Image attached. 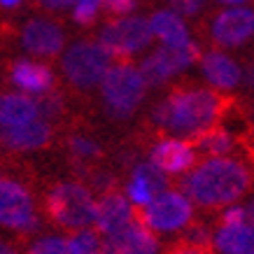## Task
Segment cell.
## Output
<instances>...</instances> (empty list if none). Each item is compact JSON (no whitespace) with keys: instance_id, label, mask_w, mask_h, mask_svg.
Wrapping results in <instances>:
<instances>
[{"instance_id":"83f0119b","label":"cell","mask_w":254,"mask_h":254,"mask_svg":"<svg viewBox=\"0 0 254 254\" xmlns=\"http://www.w3.org/2000/svg\"><path fill=\"white\" fill-rule=\"evenodd\" d=\"M100 0H75L72 5V19L79 26H91L98 19Z\"/></svg>"},{"instance_id":"7a4b0ae2","label":"cell","mask_w":254,"mask_h":254,"mask_svg":"<svg viewBox=\"0 0 254 254\" xmlns=\"http://www.w3.org/2000/svg\"><path fill=\"white\" fill-rule=\"evenodd\" d=\"M252 173L236 156H208L182 177V191L203 208H224L250 191Z\"/></svg>"},{"instance_id":"e0dca14e","label":"cell","mask_w":254,"mask_h":254,"mask_svg":"<svg viewBox=\"0 0 254 254\" xmlns=\"http://www.w3.org/2000/svg\"><path fill=\"white\" fill-rule=\"evenodd\" d=\"M9 79H12V84L16 89H21L23 93H33V96H40V93H47L54 89L52 68L45 65V63L26 61V59H19V61L12 63Z\"/></svg>"},{"instance_id":"5b68a950","label":"cell","mask_w":254,"mask_h":254,"mask_svg":"<svg viewBox=\"0 0 254 254\" xmlns=\"http://www.w3.org/2000/svg\"><path fill=\"white\" fill-rule=\"evenodd\" d=\"M112 56L103 49L100 42L79 40L70 45L61 56V70L65 79L77 89H91L103 79L105 70L110 68Z\"/></svg>"},{"instance_id":"8fae6325","label":"cell","mask_w":254,"mask_h":254,"mask_svg":"<svg viewBox=\"0 0 254 254\" xmlns=\"http://www.w3.org/2000/svg\"><path fill=\"white\" fill-rule=\"evenodd\" d=\"M159 252V240L154 231L138 217V205H135V219L122 231L105 236L100 243L98 254H156Z\"/></svg>"},{"instance_id":"603a6c76","label":"cell","mask_w":254,"mask_h":254,"mask_svg":"<svg viewBox=\"0 0 254 254\" xmlns=\"http://www.w3.org/2000/svg\"><path fill=\"white\" fill-rule=\"evenodd\" d=\"M68 149L70 154L75 156V161L77 163H86V161H96L103 156V149L96 140L86 138V135H72L68 140Z\"/></svg>"},{"instance_id":"6da1fadb","label":"cell","mask_w":254,"mask_h":254,"mask_svg":"<svg viewBox=\"0 0 254 254\" xmlns=\"http://www.w3.org/2000/svg\"><path fill=\"white\" fill-rule=\"evenodd\" d=\"M224 112L226 100L215 89L180 86L152 110V119L159 128L173 133L175 138L191 140L210 126H217Z\"/></svg>"},{"instance_id":"277c9868","label":"cell","mask_w":254,"mask_h":254,"mask_svg":"<svg viewBox=\"0 0 254 254\" xmlns=\"http://www.w3.org/2000/svg\"><path fill=\"white\" fill-rule=\"evenodd\" d=\"M98 84L105 110L115 119H128L138 110L147 91V84L140 77L138 68L128 61L110 63Z\"/></svg>"},{"instance_id":"52a82bcc","label":"cell","mask_w":254,"mask_h":254,"mask_svg":"<svg viewBox=\"0 0 254 254\" xmlns=\"http://www.w3.org/2000/svg\"><path fill=\"white\" fill-rule=\"evenodd\" d=\"M0 226L33 233L40 229L31 189L12 177H0Z\"/></svg>"},{"instance_id":"7c38bea8","label":"cell","mask_w":254,"mask_h":254,"mask_svg":"<svg viewBox=\"0 0 254 254\" xmlns=\"http://www.w3.org/2000/svg\"><path fill=\"white\" fill-rule=\"evenodd\" d=\"M133 219H135V205L117 187L105 193H100V198L96 200L93 226L103 236H112V233L122 231L124 226H128Z\"/></svg>"},{"instance_id":"8992f818","label":"cell","mask_w":254,"mask_h":254,"mask_svg":"<svg viewBox=\"0 0 254 254\" xmlns=\"http://www.w3.org/2000/svg\"><path fill=\"white\" fill-rule=\"evenodd\" d=\"M98 42L112 59L126 61L128 56L138 54L145 47H149V42H152L149 21H147V16L135 14L117 16V19L103 26Z\"/></svg>"},{"instance_id":"1f68e13d","label":"cell","mask_w":254,"mask_h":254,"mask_svg":"<svg viewBox=\"0 0 254 254\" xmlns=\"http://www.w3.org/2000/svg\"><path fill=\"white\" fill-rule=\"evenodd\" d=\"M100 7L110 9L117 16H124V14H131L135 9V0H100Z\"/></svg>"},{"instance_id":"5bb4252c","label":"cell","mask_w":254,"mask_h":254,"mask_svg":"<svg viewBox=\"0 0 254 254\" xmlns=\"http://www.w3.org/2000/svg\"><path fill=\"white\" fill-rule=\"evenodd\" d=\"M65 33L61 26L49 19H31L21 31V47L33 56L40 59H54L63 52Z\"/></svg>"},{"instance_id":"ac0fdd59","label":"cell","mask_w":254,"mask_h":254,"mask_svg":"<svg viewBox=\"0 0 254 254\" xmlns=\"http://www.w3.org/2000/svg\"><path fill=\"white\" fill-rule=\"evenodd\" d=\"M147 21H149L152 38H159L163 42V47L180 49V47H185V45L191 42L185 19H182L180 14H175L173 9H156Z\"/></svg>"},{"instance_id":"2e32d148","label":"cell","mask_w":254,"mask_h":254,"mask_svg":"<svg viewBox=\"0 0 254 254\" xmlns=\"http://www.w3.org/2000/svg\"><path fill=\"white\" fill-rule=\"evenodd\" d=\"M203 77L208 79V84L217 91H231L240 84L243 79V68L238 65V61H233L229 54L224 52H208L198 59Z\"/></svg>"},{"instance_id":"74e56055","label":"cell","mask_w":254,"mask_h":254,"mask_svg":"<svg viewBox=\"0 0 254 254\" xmlns=\"http://www.w3.org/2000/svg\"><path fill=\"white\" fill-rule=\"evenodd\" d=\"M38 2H40V0H38Z\"/></svg>"},{"instance_id":"f546056e","label":"cell","mask_w":254,"mask_h":254,"mask_svg":"<svg viewBox=\"0 0 254 254\" xmlns=\"http://www.w3.org/2000/svg\"><path fill=\"white\" fill-rule=\"evenodd\" d=\"M233 224H252V208L231 203L219 217V226H233Z\"/></svg>"},{"instance_id":"484cf974","label":"cell","mask_w":254,"mask_h":254,"mask_svg":"<svg viewBox=\"0 0 254 254\" xmlns=\"http://www.w3.org/2000/svg\"><path fill=\"white\" fill-rule=\"evenodd\" d=\"M180 240L191 243V245H198V247H205V250H215V245H212V231H210L208 224L189 222L185 226V233L180 236Z\"/></svg>"},{"instance_id":"d6a6232c","label":"cell","mask_w":254,"mask_h":254,"mask_svg":"<svg viewBox=\"0 0 254 254\" xmlns=\"http://www.w3.org/2000/svg\"><path fill=\"white\" fill-rule=\"evenodd\" d=\"M166 254H215V250H205V247L191 245V243H185V240H177L175 245H170L166 250Z\"/></svg>"},{"instance_id":"e575fe53","label":"cell","mask_w":254,"mask_h":254,"mask_svg":"<svg viewBox=\"0 0 254 254\" xmlns=\"http://www.w3.org/2000/svg\"><path fill=\"white\" fill-rule=\"evenodd\" d=\"M0 254H19V250H16L14 245H9V243H2V240H0Z\"/></svg>"},{"instance_id":"3957f363","label":"cell","mask_w":254,"mask_h":254,"mask_svg":"<svg viewBox=\"0 0 254 254\" xmlns=\"http://www.w3.org/2000/svg\"><path fill=\"white\" fill-rule=\"evenodd\" d=\"M45 215L65 231L89 229L96 219V198L82 182H59L47 193Z\"/></svg>"},{"instance_id":"836d02e7","label":"cell","mask_w":254,"mask_h":254,"mask_svg":"<svg viewBox=\"0 0 254 254\" xmlns=\"http://www.w3.org/2000/svg\"><path fill=\"white\" fill-rule=\"evenodd\" d=\"M40 2L49 9H65V7H72V5H75V0H40Z\"/></svg>"},{"instance_id":"4dcf8cb0","label":"cell","mask_w":254,"mask_h":254,"mask_svg":"<svg viewBox=\"0 0 254 254\" xmlns=\"http://www.w3.org/2000/svg\"><path fill=\"white\" fill-rule=\"evenodd\" d=\"M170 9L180 16H193L198 14L203 5H205V0H168Z\"/></svg>"},{"instance_id":"4316f807","label":"cell","mask_w":254,"mask_h":254,"mask_svg":"<svg viewBox=\"0 0 254 254\" xmlns=\"http://www.w3.org/2000/svg\"><path fill=\"white\" fill-rule=\"evenodd\" d=\"M72 245L79 250V254H98L100 252V233L96 229H79V231H72L70 236Z\"/></svg>"},{"instance_id":"8d00e7d4","label":"cell","mask_w":254,"mask_h":254,"mask_svg":"<svg viewBox=\"0 0 254 254\" xmlns=\"http://www.w3.org/2000/svg\"><path fill=\"white\" fill-rule=\"evenodd\" d=\"M217 2L229 5V7H236V5H245V2H250V0H217Z\"/></svg>"},{"instance_id":"ffe728a7","label":"cell","mask_w":254,"mask_h":254,"mask_svg":"<svg viewBox=\"0 0 254 254\" xmlns=\"http://www.w3.org/2000/svg\"><path fill=\"white\" fill-rule=\"evenodd\" d=\"M212 245L222 254H252V224L219 226Z\"/></svg>"},{"instance_id":"d6986e66","label":"cell","mask_w":254,"mask_h":254,"mask_svg":"<svg viewBox=\"0 0 254 254\" xmlns=\"http://www.w3.org/2000/svg\"><path fill=\"white\" fill-rule=\"evenodd\" d=\"M38 117V105L35 98L28 93H5L0 96V128H12V126H23L28 122H35Z\"/></svg>"},{"instance_id":"f1b7e54d","label":"cell","mask_w":254,"mask_h":254,"mask_svg":"<svg viewBox=\"0 0 254 254\" xmlns=\"http://www.w3.org/2000/svg\"><path fill=\"white\" fill-rule=\"evenodd\" d=\"M86 182H89V187H91L93 191L105 193V191H110V189L117 187V177L112 175V173H108V170L89 168L86 170Z\"/></svg>"},{"instance_id":"d4e9b609","label":"cell","mask_w":254,"mask_h":254,"mask_svg":"<svg viewBox=\"0 0 254 254\" xmlns=\"http://www.w3.org/2000/svg\"><path fill=\"white\" fill-rule=\"evenodd\" d=\"M35 105H38V117H42V119H56V117L63 115V96L61 93H56L54 89L47 93H40V98L35 100Z\"/></svg>"},{"instance_id":"ba28073f","label":"cell","mask_w":254,"mask_h":254,"mask_svg":"<svg viewBox=\"0 0 254 254\" xmlns=\"http://www.w3.org/2000/svg\"><path fill=\"white\" fill-rule=\"evenodd\" d=\"M198 59H200V47L193 40L189 45L180 47V49L159 47L147 59H142V63L138 65V72L147 86H163L175 75L185 72L189 65H193Z\"/></svg>"},{"instance_id":"7402d4cb","label":"cell","mask_w":254,"mask_h":254,"mask_svg":"<svg viewBox=\"0 0 254 254\" xmlns=\"http://www.w3.org/2000/svg\"><path fill=\"white\" fill-rule=\"evenodd\" d=\"M135 180H140V182H145L152 191H154V196H159L161 191H166L168 189V175L163 173V170H159L152 161H145V163H135L133 166V175Z\"/></svg>"},{"instance_id":"9c48e42d","label":"cell","mask_w":254,"mask_h":254,"mask_svg":"<svg viewBox=\"0 0 254 254\" xmlns=\"http://www.w3.org/2000/svg\"><path fill=\"white\" fill-rule=\"evenodd\" d=\"M138 217L152 231H180L193 217V205L182 191H161L147 205H138Z\"/></svg>"},{"instance_id":"9a60e30c","label":"cell","mask_w":254,"mask_h":254,"mask_svg":"<svg viewBox=\"0 0 254 254\" xmlns=\"http://www.w3.org/2000/svg\"><path fill=\"white\" fill-rule=\"evenodd\" d=\"M49 142H52V126L45 119H35L12 128H0V145L12 152H35Z\"/></svg>"},{"instance_id":"44dd1931","label":"cell","mask_w":254,"mask_h":254,"mask_svg":"<svg viewBox=\"0 0 254 254\" xmlns=\"http://www.w3.org/2000/svg\"><path fill=\"white\" fill-rule=\"evenodd\" d=\"M191 145L196 147V152L205 156H229L236 152V138L233 133H229L222 126H210L203 133H198L196 138H191Z\"/></svg>"},{"instance_id":"d590c367","label":"cell","mask_w":254,"mask_h":254,"mask_svg":"<svg viewBox=\"0 0 254 254\" xmlns=\"http://www.w3.org/2000/svg\"><path fill=\"white\" fill-rule=\"evenodd\" d=\"M21 5V0H0V7H5V9H14Z\"/></svg>"},{"instance_id":"30bf717a","label":"cell","mask_w":254,"mask_h":254,"mask_svg":"<svg viewBox=\"0 0 254 254\" xmlns=\"http://www.w3.org/2000/svg\"><path fill=\"white\" fill-rule=\"evenodd\" d=\"M254 33V12L250 7L236 5L217 12L210 26V35L219 47L233 49L243 47Z\"/></svg>"},{"instance_id":"4fadbf2b","label":"cell","mask_w":254,"mask_h":254,"mask_svg":"<svg viewBox=\"0 0 254 254\" xmlns=\"http://www.w3.org/2000/svg\"><path fill=\"white\" fill-rule=\"evenodd\" d=\"M196 159H198L196 147L191 145V140L185 138H161L149 149V161L166 175H180L191 170Z\"/></svg>"},{"instance_id":"cb8c5ba5","label":"cell","mask_w":254,"mask_h":254,"mask_svg":"<svg viewBox=\"0 0 254 254\" xmlns=\"http://www.w3.org/2000/svg\"><path fill=\"white\" fill-rule=\"evenodd\" d=\"M28 254H79V250L72 245L70 238H59V236H47L33 243Z\"/></svg>"}]
</instances>
